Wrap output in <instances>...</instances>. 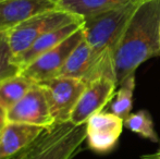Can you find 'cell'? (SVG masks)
<instances>
[{
	"instance_id": "obj_23",
	"label": "cell",
	"mask_w": 160,
	"mask_h": 159,
	"mask_svg": "<svg viewBox=\"0 0 160 159\" xmlns=\"http://www.w3.org/2000/svg\"><path fill=\"white\" fill-rule=\"evenodd\" d=\"M2 127H3V125H0V134H1V131H2Z\"/></svg>"
},
{
	"instance_id": "obj_19",
	"label": "cell",
	"mask_w": 160,
	"mask_h": 159,
	"mask_svg": "<svg viewBox=\"0 0 160 159\" xmlns=\"http://www.w3.org/2000/svg\"><path fill=\"white\" fill-rule=\"evenodd\" d=\"M48 131H49V130H48ZM46 133H47V131L45 132V133L42 134V135L40 136V137L38 138L36 142H34L32 145H30V146L26 147L25 149H23L21 153L18 154L17 156H14L12 159H32V157L35 155V153L38 151V148H39L40 143H42V138H44V136H45V134H46Z\"/></svg>"
},
{
	"instance_id": "obj_15",
	"label": "cell",
	"mask_w": 160,
	"mask_h": 159,
	"mask_svg": "<svg viewBox=\"0 0 160 159\" xmlns=\"http://www.w3.org/2000/svg\"><path fill=\"white\" fill-rule=\"evenodd\" d=\"M35 84L36 83L20 73L2 81L0 83V108L4 111L9 110L21 100Z\"/></svg>"
},
{
	"instance_id": "obj_6",
	"label": "cell",
	"mask_w": 160,
	"mask_h": 159,
	"mask_svg": "<svg viewBox=\"0 0 160 159\" xmlns=\"http://www.w3.org/2000/svg\"><path fill=\"white\" fill-rule=\"evenodd\" d=\"M84 38L85 33L84 24H83L80 30L73 33L61 44L36 58L32 63L28 64L26 68H24L20 72V74L24 75L25 77L33 81L34 83H37V84L57 77L72 51Z\"/></svg>"
},
{
	"instance_id": "obj_14",
	"label": "cell",
	"mask_w": 160,
	"mask_h": 159,
	"mask_svg": "<svg viewBox=\"0 0 160 159\" xmlns=\"http://www.w3.org/2000/svg\"><path fill=\"white\" fill-rule=\"evenodd\" d=\"M91 64L92 50L89 45L84 38L72 51L67 62L60 70L58 77H74V79L82 80L86 83V77L91 70Z\"/></svg>"
},
{
	"instance_id": "obj_16",
	"label": "cell",
	"mask_w": 160,
	"mask_h": 159,
	"mask_svg": "<svg viewBox=\"0 0 160 159\" xmlns=\"http://www.w3.org/2000/svg\"><path fill=\"white\" fill-rule=\"evenodd\" d=\"M135 88V74H131L118 86L114 99L109 105V112L120 117L121 119H127L131 115L132 109L133 93Z\"/></svg>"
},
{
	"instance_id": "obj_21",
	"label": "cell",
	"mask_w": 160,
	"mask_h": 159,
	"mask_svg": "<svg viewBox=\"0 0 160 159\" xmlns=\"http://www.w3.org/2000/svg\"><path fill=\"white\" fill-rule=\"evenodd\" d=\"M6 124V111L0 108V125Z\"/></svg>"
},
{
	"instance_id": "obj_3",
	"label": "cell",
	"mask_w": 160,
	"mask_h": 159,
	"mask_svg": "<svg viewBox=\"0 0 160 159\" xmlns=\"http://www.w3.org/2000/svg\"><path fill=\"white\" fill-rule=\"evenodd\" d=\"M82 21H84L83 17L65 12L58 8L26 20L25 22L7 32L13 57L28 49L42 35L69 24Z\"/></svg>"
},
{
	"instance_id": "obj_22",
	"label": "cell",
	"mask_w": 160,
	"mask_h": 159,
	"mask_svg": "<svg viewBox=\"0 0 160 159\" xmlns=\"http://www.w3.org/2000/svg\"><path fill=\"white\" fill-rule=\"evenodd\" d=\"M51 1H53V2H55L56 4H57L58 2H59V1H61V0H51Z\"/></svg>"
},
{
	"instance_id": "obj_5",
	"label": "cell",
	"mask_w": 160,
	"mask_h": 159,
	"mask_svg": "<svg viewBox=\"0 0 160 159\" xmlns=\"http://www.w3.org/2000/svg\"><path fill=\"white\" fill-rule=\"evenodd\" d=\"M39 84L45 88L56 124L70 122L72 111L86 88L87 83L74 77H57Z\"/></svg>"
},
{
	"instance_id": "obj_12",
	"label": "cell",
	"mask_w": 160,
	"mask_h": 159,
	"mask_svg": "<svg viewBox=\"0 0 160 159\" xmlns=\"http://www.w3.org/2000/svg\"><path fill=\"white\" fill-rule=\"evenodd\" d=\"M83 24H84V21L75 22V23L69 24L67 26L57 28V30H53L51 32L47 33V34L42 35L28 49H26L25 51H23L20 55L13 57V62L19 67L20 72H21L24 68H26L28 64L32 63L36 58L57 47L68 37L71 36L73 33L80 30L83 26Z\"/></svg>"
},
{
	"instance_id": "obj_20",
	"label": "cell",
	"mask_w": 160,
	"mask_h": 159,
	"mask_svg": "<svg viewBox=\"0 0 160 159\" xmlns=\"http://www.w3.org/2000/svg\"><path fill=\"white\" fill-rule=\"evenodd\" d=\"M141 159H160V151L154 154H147V155H143Z\"/></svg>"
},
{
	"instance_id": "obj_1",
	"label": "cell",
	"mask_w": 160,
	"mask_h": 159,
	"mask_svg": "<svg viewBox=\"0 0 160 159\" xmlns=\"http://www.w3.org/2000/svg\"><path fill=\"white\" fill-rule=\"evenodd\" d=\"M160 0H146L138 6L112 57L118 86L141 64L160 55Z\"/></svg>"
},
{
	"instance_id": "obj_25",
	"label": "cell",
	"mask_w": 160,
	"mask_h": 159,
	"mask_svg": "<svg viewBox=\"0 0 160 159\" xmlns=\"http://www.w3.org/2000/svg\"><path fill=\"white\" fill-rule=\"evenodd\" d=\"M0 1H3V0H0Z\"/></svg>"
},
{
	"instance_id": "obj_24",
	"label": "cell",
	"mask_w": 160,
	"mask_h": 159,
	"mask_svg": "<svg viewBox=\"0 0 160 159\" xmlns=\"http://www.w3.org/2000/svg\"><path fill=\"white\" fill-rule=\"evenodd\" d=\"M159 44H160V31H159Z\"/></svg>"
},
{
	"instance_id": "obj_2",
	"label": "cell",
	"mask_w": 160,
	"mask_h": 159,
	"mask_svg": "<svg viewBox=\"0 0 160 159\" xmlns=\"http://www.w3.org/2000/svg\"><path fill=\"white\" fill-rule=\"evenodd\" d=\"M141 3H131L84 20L85 40L92 50V64L86 83L101 77L116 81L112 57L125 27Z\"/></svg>"
},
{
	"instance_id": "obj_4",
	"label": "cell",
	"mask_w": 160,
	"mask_h": 159,
	"mask_svg": "<svg viewBox=\"0 0 160 159\" xmlns=\"http://www.w3.org/2000/svg\"><path fill=\"white\" fill-rule=\"evenodd\" d=\"M86 136V124H58L47 131L32 159H72L78 153Z\"/></svg>"
},
{
	"instance_id": "obj_8",
	"label": "cell",
	"mask_w": 160,
	"mask_h": 159,
	"mask_svg": "<svg viewBox=\"0 0 160 159\" xmlns=\"http://www.w3.org/2000/svg\"><path fill=\"white\" fill-rule=\"evenodd\" d=\"M117 88L116 81L107 77H98L87 83L86 88L72 111L70 123L74 127L86 124L89 118L102 111L109 104L116 95Z\"/></svg>"
},
{
	"instance_id": "obj_7",
	"label": "cell",
	"mask_w": 160,
	"mask_h": 159,
	"mask_svg": "<svg viewBox=\"0 0 160 159\" xmlns=\"http://www.w3.org/2000/svg\"><path fill=\"white\" fill-rule=\"evenodd\" d=\"M6 122L24 123L52 129L56 123L51 115L45 88L36 83L30 92L6 111Z\"/></svg>"
},
{
	"instance_id": "obj_9",
	"label": "cell",
	"mask_w": 160,
	"mask_h": 159,
	"mask_svg": "<svg viewBox=\"0 0 160 159\" xmlns=\"http://www.w3.org/2000/svg\"><path fill=\"white\" fill-rule=\"evenodd\" d=\"M124 120L109 112L100 111L86 122V141L88 147L96 153L110 152L122 133Z\"/></svg>"
},
{
	"instance_id": "obj_18",
	"label": "cell",
	"mask_w": 160,
	"mask_h": 159,
	"mask_svg": "<svg viewBox=\"0 0 160 159\" xmlns=\"http://www.w3.org/2000/svg\"><path fill=\"white\" fill-rule=\"evenodd\" d=\"M20 69L13 62V53L10 48L7 32L0 33V83L18 75Z\"/></svg>"
},
{
	"instance_id": "obj_11",
	"label": "cell",
	"mask_w": 160,
	"mask_h": 159,
	"mask_svg": "<svg viewBox=\"0 0 160 159\" xmlns=\"http://www.w3.org/2000/svg\"><path fill=\"white\" fill-rule=\"evenodd\" d=\"M46 131L48 129L37 125L6 122L0 134V159H12Z\"/></svg>"
},
{
	"instance_id": "obj_17",
	"label": "cell",
	"mask_w": 160,
	"mask_h": 159,
	"mask_svg": "<svg viewBox=\"0 0 160 159\" xmlns=\"http://www.w3.org/2000/svg\"><path fill=\"white\" fill-rule=\"evenodd\" d=\"M124 127L134 133L141 135L142 137L148 138L155 143L159 142V138L155 131L152 116L148 111L141 110L138 112L131 113L127 119H124Z\"/></svg>"
},
{
	"instance_id": "obj_13",
	"label": "cell",
	"mask_w": 160,
	"mask_h": 159,
	"mask_svg": "<svg viewBox=\"0 0 160 159\" xmlns=\"http://www.w3.org/2000/svg\"><path fill=\"white\" fill-rule=\"evenodd\" d=\"M144 1L146 0H61L57 3V8L85 20L128 4Z\"/></svg>"
},
{
	"instance_id": "obj_10",
	"label": "cell",
	"mask_w": 160,
	"mask_h": 159,
	"mask_svg": "<svg viewBox=\"0 0 160 159\" xmlns=\"http://www.w3.org/2000/svg\"><path fill=\"white\" fill-rule=\"evenodd\" d=\"M57 8L51 0H3L0 1V33L9 32L26 20Z\"/></svg>"
}]
</instances>
